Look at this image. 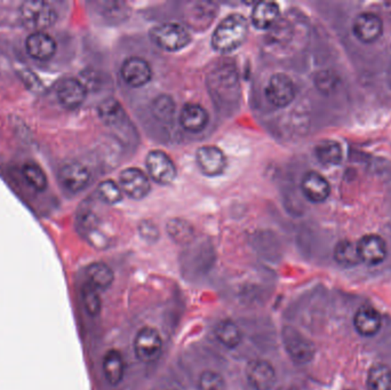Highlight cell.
<instances>
[{
  "instance_id": "ba28073f",
  "label": "cell",
  "mask_w": 391,
  "mask_h": 390,
  "mask_svg": "<svg viewBox=\"0 0 391 390\" xmlns=\"http://www.w3.org/2000/svg\"><path fill=\"white\" fill-rule=\"evenodd\" d=\"M146 165L149 176L154 181L157 182L158 185H170L175 180L178 174L175 164L166 152L161 150H152L149 152Z\"/></svg>"
},
{
  "instance_id": "83f0119b",
  "label": "cell",
  "mask_w": 391,
  "mask_h": 390,
  "mask_svg": "<svg viewBox=\"0 0 391 390\" xmlns=\"http://www.w3.org/2000/svg\"><path fill=\"white\" fill-rule=\"evenodd\" d=\"M368 390H391V369L383 364H376L367 375Z\"/></svg>"
},
{
  "instance_id": "52a82bcc",
  "label": "cell",
  "mask_w": 391,
  "mask_h": 390,
  "mask_svg": "<svg viewBox=\"0 0 391 390\" xmlns=\"http://www.w3.org/2000/svg\"><path fill=\"white\" fill-rule=\"evenodd\" d=\"M264 94L270 104L276 108H285L294 101L297 88L293 80L287 75L282 73H275L270 77Z\"/></svg>"
},
{
  "instance_id": "7402d4cb",
  "label": "cell",
  "mask_w": 391,
  "mask_h": 390,
  "mask_svg": "<svg viewBox=\"0 0 391 390\" xmlns=\"http://www.w3.org/2000/svg\"><path fill=\"white\" fill-rule=\"evenodd\" d=\"M102 366H104L106 382L111 386H118L123 382L125 375V362L120 351L116 349L106 351Z\"/></svg>"
},
{
  "instance_id": "9c48e42d",
  "label": "cell",
  "mask_w": 391,
  "mask_h": 390,
  "mask_svg": "<svg viewBox=\"0 0 391 390\" xmlns=\"http://www.w3.org/2000/svg\"><path fill=\"white\" fill-rule=\"evenodd\" d=\"M196 162L204 176L216 178L225 172L228 162L225 152L216 145H203L196 152Z\"/></svg>"
},
{
  "instance_id": "7a4b0ae2",
  "label": "cell",
  "mask_w": 391,
  "mask_h": 390,
  "mask_svg": "<svg viewBox=\"0 0 391 390\" xmlns=\"http://www.w3.org/2000/svg\"><path fill=\"white\" fill-rule=\"evenodd\" d=\"M209 91L213 100L223 106L237 102L240 99V86L238 73L231 64L213 69L209 77Z\"/></svg>"
},
{
  "instance_id": "3957f363",
  "label": "cell",
  "mask_w": 391,
  "mask_h": 390,
  "mask_svg": "<svg viewBox=\"0 0 391 390\" xmlns=\"http://www.w3.org/2000/svg\"><path fill=\"white\" fill-rule=\"evenodd\" d=\"M20 18L27 29L34 32H45L58 20V13L46 1L29 0L20 7Z\"/></svg>"
},
{
  "instance_id": "f1b7e54d",
  "label": "cell",
  "mask_w": 391,
  "mask_h": 390,
  "mask_svg": "<svg viewBox=\"0 0 391 390\" xmlns=\"http://www.w3.org/2000/svg\"><path fill=\"white\" fill-rule=\"evenodd\" d=\"M22 176L25 178L27 185L36 191L42 193L47 188V176L42 170V167L38 166L36 164H25L22 169Z\"/></svg>"
},
{
  "instance_id": "d6986e66",
  "label": "cell",
  "mask_w": 391,
  "mask_h": 390,
  "mask_svg": "<svg viewBox=\"0 0 391 390\" xmlns=\"http://www.w3.org/2000/svg\"><path fill=\"white\" fill-rule=\"evenodd\" d=\"M209 121V112L197 103H187L180 112V123L185 130L192 133L205 130Z\"/></svg>"
},
{
  "instance_id": "1f68e13d",
  "label": "cell",
  "mask_w": 391,
  "mask_h": 390,
  "mask_svg": "<svg viewBox=\"0 0 391 390\" xmlns=\"http://www.w3.org/2000/svg\"><path fill=\"white\" fill-rule=\"evenodd\" d=\"M152 114L155 115L158 121H168L173 119L174 112H175V104L174 101L167 95H161L152 102Z\"/></svg>"
},
{
  "instance_id": "ffe728a7",
  "label": "cell",
  "mask_w": 391,
  "mask_h": 390,
  "mask_svg": "<svg viewBox=\"0 0 391 390\" xmlns=\"http://www.w3.org/2000/svg\"><path fill=\"white\" fill-rule=\"evenodd\" d=\"M356 330L363 336H373L383 325L381 315L372 307H361L354 318Z\"/></svg>"
},
{
  "instance_id": "d590c367",
  "label": "cell",
  "mask_w": 391,
  "mask_h": 390,
  "mask_svg": "<svg viewBox=\"0 0 391 390\" xmlns=\"http://www.w3.org/2000/svg\"><path fill=\"white\" fill-rule=\"evenodd\" d=\"M316 85L321 91H328L332 86H334V83H332L330 75L328 73H321L316 78Z\"/></svg>"
},
{
  "instance_id": "cb8c5ba5",
  "label": "cell",
  "mask_w": 391,
  "mask_h": 390,
  "mask_svg": "<svg viewBox=\"0 0 391 390\" xmlns=\"http://www.w3.org/2000/svg\"><path fill=\"white\" fill-rule=\"evenodd\" d=\"M315 154L324 166H337L342 162V147L334 140H323L316 145Z\"/></svg>"
},
{
  "instance_id": "836d02e7",
  "label": "cell",
  "mask_w": 391,
  "mask_h": 390,
  "mask_svg": "<svg viewBox=\"0 0 391 390\" xmlns=\"http://www.w3.org/2000/svg\"><path fill=\"white\" fill-rule=\"evenodd\" d=\"M167 230L176 242H187L192 237V228L189 227V224L185 221H170V224H167Z\"/></svg>"
},
{
  "instance_id": "8d00e7d4",
  "label": "cell",
  "mask_w": 391,
  "mask_h": 390,
  "mask_svg": "<svg viewBox=\"0 0 391 390\" xmlns=\"http://www.w3.org/2000/svg\"><path fill=\"white\" fill-rule=\"evenodd\" d=\"M279 390H297V389L295 387H284V388H280V389Z\"/></svg>"
},
{
  "instance_id": "6da1fadb",
  "label": "cell",
  "mask_w": 391,
  "mask_h": 390,
  "mask_svg": "<svg viewBox=\"0 0 391 390\" xmlns=\"http://www.w3.org/2000/svg\"><path fill=\"white\" fill-rule=\"evenodd\" d=\"M249 35V21L242 14H230L220 22L213 32L212 47L218 53H230L245 43Z\"/></svg>"
},
{
  "instance_id": "d6a6232c",
  "label": "cell",
  "mask_w": 391,
  "mask_h": 390,
  "mask_svg": "<svg viewBox=\"0 0 391 390\" xmlns=\"http://www.w3.org/2000/svg\"><path fill=\"white\" fill-rule=\"evenodd\" d=\"M198 387L199 390H225V378L216 371H205L200 374Z\"/></svg>"
},
{
  "instance_id": "e0dca14e",
  "label": "cell",
  "mask_w": 391,
  "mask_h": 390,
  "mask_svg": "<svg viewBox=\"0 0 391 390\" xmlns=\"http://www.w3.org/2000/svg\"><path fill=\"white\" fill-rule=\"evenodd\" d=\"M301 189L306 200H310L311 203H324L330 194L328 180L315 171H310L304 174L301 182Z\"/></svg>"
},
{
  "instance_id": "7c38bea8",
  "label": "cell",
  "mask_w": 391,
  "mask_h": 390,
  "mask_svg": "<svg viewBox=\"0 0 391 390\" xmlns=\"http://www.w3.org/2000/svg\"><path fill=\"white\" fill-rule=\"evenodd\" d=\"M122 77L128 85L134 88L142 87L150 83L152 69L148 61L139 56L126 59L122 67Z\"/></svg>"
},
{
  "instance_id": "ac0fdd59",
  "label": "cell",
  "mask_w": 391,
  "mask_h": 390,
  "mask_svg": "<svg viewBox=\"0 0 391 390\" xmlns=\"http://www.w3.org/2000/svg\"><path fill=\"white\" fill-rule=\"evenodd\" d=\"M56 42L46 32H32L25 40V49L31 58L38 61H47L56 53Z\"/></svg>"
},
{
  "instance_id": "4316f807",
  "label": "cell",
  "mask_w": 391,
  "mask_h": 390,
  "mask_svg": "<svg viewBox=\"0 0 391 390\" xmlns=\"http://www.w3.org/2000/svg\"><path fill=\"white\" fill-rule=\"evenodd\" d=\"M334 259L340 266L347 268L357 266L358 263L361 262L358 255L357 244H354L350 240H341L337 243L334 248Z\"/></svg>"
},
{
  "instance_id": "30bf717a",
  "label": "cell",
  "mask_w": 391,
  "mask_h": 390,
  "mask_svg": "<svg viewBox=\"0 0 391 390\" xmlns=\"http://www.w3.org/2000/svg\"><path fill=\"white\" fill-rule=\"evenodd\" d=\"M120 188L132 200L146 198L151 190V183L148 176L137 167H128L119 176Z\"/></svg>"
},
{
  "instance_id": "4dcf8cb0",
  "label": "cell",
  "mask_w": 391,
  "mask_h": 390,
  "mask_svg": "<svg viewBox=\"0 0 391 390\" xmlns=\"http://www.w3.org/2000/svg\"><path fill=\"white\" fill-rule=\"evenodd\" d=\"M97 195L108 205H117L123 200L122 188L113 180L101 182L97 187Z\"/></svg>"
},
{
  "instance_id": "5b68a950",
  "label": "cell",
  "mask_w": 391,
  "mask_h": 390,
  "mask_svg": "<svg viewBox=\"0 0 391 390\" xmlns=\"http://www.w3.org/2000/svg\"><path fill=\"white\" fill-rule=\"evenodd\" d=\"M282 338L287 354L295 363L306 364L313 360L315 356V346L302 333L295 330L294 327H284Z\"/></svg>"
},
{
  "instance_id": "d4e9b609",
  "label": "cell",
  "mask_w": 391,
  "mask_h": 390,
  "mask_svg": "<svg viewBox=\"0 0 391 390\" xmlns=\"http://www.w3.org/2000/svg\"><path fill=\"white\" fill-rule=\"evenodd\" d=\"M214 334H216L218 341L229 349L238 347L242 342V332H240V327H237V324L230 319L218 322L216 324Z\"/></svg>"
},
{
  "instance_id": "f546056e",
  "label": "cell",
  "mask_w": 391,
  "mask_h": 390,
  "mask_svg": "<svg viewBox=\"0 0 391 390\" xmlns=\"http://www.w3.org/2000/svg\"><path fill=\"white\" fill-rule=\"evenodd\" d=\"M100 291L93 288L92 285L85 283L82 288V301L87 312L92 317H95L100 314L102 308V301H101Z\"/></svg>"
},
{
  "instance_id": "277c9868",
  "label": "cell",
  "mask_w": 391,
  "mask_h": 390,
  "mask_svg": "<svg viewBox=\"0 0 391 390\" xmlns=\"http://www.w3.org/2000/svg\"><path fill=\"white\" fill-rule=\"evenodd\" d=\"M150 38L159 49L166 51H181L192 42L189 31L176 22H166L152 28Z\"/></svg>"
},
{
  "instance_id": "44dd1931",
  "label": "cell",
  "mask_w": 391,
  "mask_h": 390,
  "mask_svg": "<svg viewBox=\"0 0 391 390\" xmlns=\"http://www.w3.org/2000/svg\"><path fill=\"white\" fill-rule=\"evenodd\" d=\"M252 25L258 30H268L276 25L279 18V6L273 1H260L253 7Z\"/></svg>"
},
{
  "instance_id": "4fadbf2b",
  "label": "cell",
  "mask_w": 391,
  "mask_h": 390,
  "mask_svg": "<svg viewBox=\"0 0 391 390\" xmlns=\"http://www.w3.org/2000/svg\"><path fill=\"white\" fill-rule=\"evenodd\" d=\"M246 375L254 390H270L276 382V371L273 364L264 360H253L247 366Z\"/></svg>"
},
{
  "instance_id": "9a60e30c",
  "label": "cell",
  "mask_w": 391,
  "mask_h": 390,
  "mask_svg": "<svg viewBox=\"0 0 391 390\" xmlns=\"http://www.w3.org/2000/svg\"><path fill=\"white\" fill-rule=\"evenodd\" d=\"M357 250L361 261L370 266H376L383 262L388 253L385 239L378 235L361 237V240L357 243Z\"/></svg>"
},
{
  "instance_id": "e575fe53",
  "label": "cell",
  "mask_w": 391,
  "mask_h": 390,
  "mask_svg": "<svg viewBox=\"0 0 391 390\" xmlns=\"http://www.w3.org/2000/svg\"><path fill=\"white\" fill-rule=\"evenodd\" d=\"M21 78L25 83V85L27 86L29 90L35 92H39L43 90V84H42V80L38 78L36 73H32L31 70H23L21 73Z\"/></svg>"
},
{
  "instance_id": "8992f818",
  "label": "cell",
  "mask_w": 391,
  "mask_h": 390,
  "mask_svg": "<svg viewBox=\"0 0 391 390\" xmlns=\"http://www.w3.org/2000/svg\"><path fill=\"white\" fill-rule=\"evenodd\" d=\"M134 351L142 363L156 362L163 351V340L159 332L154 327H142L134 339Z\"/></svg>"
},
{
  "instance_id": "8fae6325",
  "label": "cell",
  "mask_w": 391,
  "mask_h": 390,
  "mask_svg": "<svg viewBox=\"0 0 391 390\" xmlns=\"http://www.w3.org/2000/svg\"><path fill=\"white\" fill-rule=\"evenodd\" d=\"M58 180L67 190L79 193L84 190L91 181V172L78 162H68L58 171Z\"/></svg>"
},
{
  "instance_id": "2e32d148",
  "label": "cell",
  "mask_w": 391,
  "mask_h": 390,
  "mask_svg": "<svg viewBox=\"0 0 391 390\" xmlns=\"http://www.w3.org/2000/svg\"><path fill=\"white\" fill-rule=\"evenodd\" d=\"M383 32V21L373 13H361L355 18L354 34L361 43H374L379 39Z\"/></svg>"
},
{
  "instance_id": "5bb4252c",
  "label": "cell",
  "mask_w": 391,
  "mask_h": 390,
  "mask_svg": "<svg viewBox=\"0 0 391 390\" xmlns=\"http://www.w3.org/2000/svg\"><path fill=\"white\" fill-rule=\"evenodd\" d=\"M56 97L64 108L76 109L82 106L87 97V90L79 79L66 78L56 88Z\"/></svg>"
},
{
  "instance_id": "484cf974",
  "label": "cell",
  "mask_w": 391,
  "mask_h": 390,
  "mask_svg": "<svg viewBox=\"0 0 391 390\" xmlns=\"http://www.w3.org/2000/svg\"><path fill=\"white\" fill-rule=\"evenodd\" d=\"M97 112L101 121L109 126L120 124L125 118V111L122 104L113 97L102 101L97 108Z\"/></svg>"
},
{
  "instance_id": "603a6c76",
  "label": "cell",
  "mask_w": 391,
  "mask_h": 390,
  "mask_svg": "<svg viewBox=\"0 0 391 390\" xmlns=\"http://www.w3.org/2000/svg\"><path fill=\"white\" fill-rule=\"evenodd\" d=\"M85 276L86 283L99 291L109 288L115 279L113 269L104 262L91 263L86 268Z\"/></svg>"
}]
</instances>
